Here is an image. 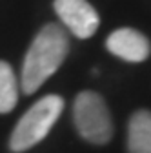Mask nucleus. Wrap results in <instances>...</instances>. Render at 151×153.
<instances>
[{
    "instance_id": "nucleus-4",
    "label": "nucleus",
    "mask_w": 151,
    "mask_h": 153,
    "mask_svg": "<svg viewBox=\"0 0 151 153\" xmlns=\"http://www.w3.org/2000/svg\"><path fill=\"white\" fill-rule=\"evenodd\" d=\"M53 7L62 27L82 40L93 36L100 26V16L87 0H55Z\"/></svg>"
},
{
    "instance_id": "nucleus-6",
    "label": "nucleus",
    "mask_w": 151,
    "mask_h": 153,
    "mask_svg": "<svg viewBox=\"0 0 151 153\" xmlns=\"http://www.w3.org/2000/svg\"><path fill=\"white\" fill-rule=\"evenodd\" d=\"M127 151L151 153V111L138 109L127 124Z\"/></svg>"
},
{
    "instance_id": "nucleus-7",
    "label": "nucleus",
    "mask_w": 151,
    "mask_h": 153,
    "mask_svg": "<svg viewBox=\"0 0 151 153\" xmlns=\"http://www.w3.org/2000/svg\"><path fill=\"white\" fill-rule=\"evenodd\" d=\"M18 102V82L13 68L0 60V113H9Z\"/></svg>"
},
{
    "instance_id": "nucleus-5",
    "label": "nucleus",
    "mask_w": 151,
    "mask_h": 153,
    "mask_svg": "<svg viewBox=\"0 0 151 153\" xmlns=\"http://www.w3.org/2000/svg\"><path fill=\"white\" fill-rule=\"evenodd\" d=\"M106 48L109 53L126 62H144L151 53L149 40L133 27H120L113 31L106 40Z\"/></svg>"
},
{
    "instance_id": "nucleus-1",
    "label": "nucleus",
    "mask_w": 151,
    "mask_h": 153,
    "mask_svg": "<svg viewBox=\"0 0 151 153\" xmlns=\"http://www.w3.org/2000/svg\"><path fill=\"white\" fill-rule=\"evenodd\" d=\"M69 51V38L60 24H46L24 56L20 88L26 95H33L49 76L62 66Z\"/></svg>"
},
{
    "instance_id": "nucleus-2",
    "label": "nucleus",
    "mask_w": 151,
    "mask_h": 153,
    "mask_svg": "<svg viewBox=\"0 0 151 153\" xmlns=\"http://www.w3.org/2000/svg\"><path fill=\"white\" fill-rule=\"evenodd\" d=\"M62 109L64 100L58 95H46L40 100H36L16 122L9 137L11 151L22 153L44 140L51 128L55 126V122L58 120Z\"/></svg>"
},
{
    "instance_id": "nucleus-3",
    "label": "nucleus",
    "mask_w": 151,
    "mask_h": 153,
    "mask_svg": "<svg viewBox=\"0 0 151 153\" xmlns=\"http://www.w3.org/2000/svg\"><path fill=\"white\" fill-rule=\"evenodd\" d=\"M73 122L80 137L104 146L113 137V120L104 99L95 91H82L73 102Z\"/></svg>"
}]
</instances>
